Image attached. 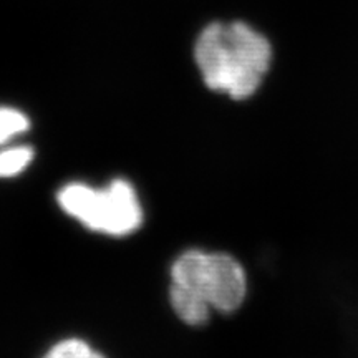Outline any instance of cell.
Returning <instances> with one entry per match:
<instances>
[{"instance_id":"cell-2","label":"cell","mask_w":358,"mask_h":358,"mask_svg":"<svg viewBox=\"0 0 358 358\" xmlns=\"http://www.w3.org/2000/svg\"><path fill=\"white\" fill-rule=\"evenodd\" d=\"M248 294L243 266L227 254L189 250L171 267L169 299L187 325H204L211 310L234 312Z\"/></svg>"},{"instance_id":"cell-5","label":"cell","mask_w":358,"mask_h":358,"mask_svg":"<svg viewBox=\"0 0 358 358\" xmlns=\"http://www.w3.org/2000/svg\"><path fill=\"white\" fill-rule=\"evenodd\" d=\"M29 118L15 108L0 106V145L29 129Z\"/></svg>"},{"instance_id":"cell-4","label":"cell","mask_w":358,"mask_h":358,"mask_svg":"<svg viewBox=\"0 0 358 358\" xmlns=\"http://www.w3.org/2000/svg\"><path fill=\"white\" fill-rule=\"evenodd\" d=\"M34 150L30 146L10 148L0 153V178H12L20 174L32 163Z\"/></svg>"},{"instance_id":"cell-1","label":"cell","mask_w":358,"mask_h":358,"mask_svg":"<svg viewBox=\"0 0 358 358\" xmlns=\"http://www.w3.org/2000/svg\"><path fill=\"white\" fill-rule=\"evenodd\" d=\"M194 58L209 88L245 100L261 87L272 47L244 22H214L196 40Z\"/></svg>"},{"instance_id":"cell-6","label":"cell","mask_w":358,"mask_h":358,"mask_svg":"<svg viewBox=\"0 0 358 358\" xmlns=\"http://www.w3.org/2000/svg\"><path fill=\"white\" fill-rule=\"evenodd\" d=\"M47 357L50 358H95L101 357L100 353L92 350L87 343L82 342L78 338H70L64 340V342L57 343L50 352L47 353Z\"/></svg>"},{"instance_id":"cell-3","label":"cell","mask_w":358,"mask_h":358,"mask_svg":"<svg viewBox=\"0 0 358 358\" xmlns=\"http://www.w3.org/2000/svg\"><path fill=\"white\" fill-rule=\"evenodd\" d=\"M57 199L69 216L103 234L128 236L143 222L134 187L123 179H115L105 189H93L82 182L66 185Z\"/></svg>"}]
</instances>
